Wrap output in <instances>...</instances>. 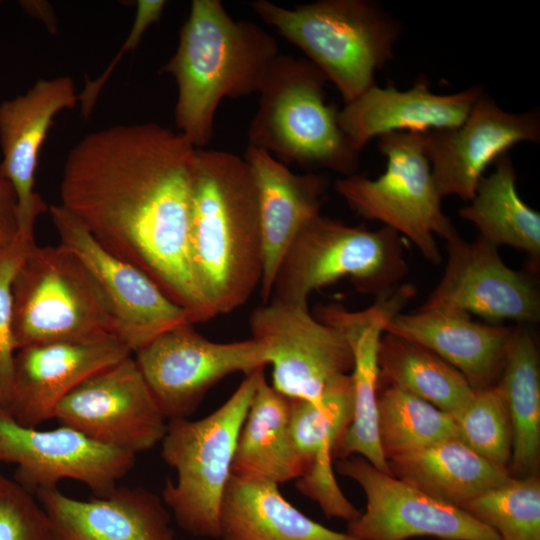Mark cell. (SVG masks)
<instances>
[{
  "label": "cell",
  "mask_w": 540,
  "mask_h": 540,
  "mask_svg": "<svg viewBox=\"0 0 540 540\" xmlns=\"http://www.w3.org/2000/svg\"><path fill=\"white\" fill-rule=\"evenodd\" d=\"M380 383L398 388L449 413L457 412L474 388L453 366L424 346L384 333L378 352Z\"/></svg>",
  "instance_id": "cell-31"
},
{
  "label": "cell",
  "mask_w": 540,
  "mask_h": 540,
  "mask_svg": "<svg viewBox=\"0 0 540 540\" xmlns=\"http://www.w3.org/2000/svg\"><path fill=\"white\" fill-rule=\"evenodd\" d=\"M514 327L481 323L471 315L420 307L397 314L385 327L393 334L431 350L456 370L474 389L494 385L501 375Z\"/></svg>",
  "instance_id": "cell-25"
},
{
  "label": "cell",
  "mask_w": 540,
  "mask_h": 540,
  "mask_svg": "<svg viewBox=\"0 0 540 540\" xmlns=\"http://www.w3.org/2000/svg\"><path fill=\"white\" fill-rule=\"evenodd\" d=\"M290 401L291 435L307 467L296 480L297 489L315 501L327 517L351 522L360 511L341 491L332 465L334 449L352 419L351 374L336 379L317 403Z\"/></svg>",
  "instance_id": "cell-23"
},
{
  "label": "cell",
  "mask_w": 540,
  "mask_h": 540,
  "mask_svg": "<svg viewBox=\"0 0 540 540\" xmlns=\"http://www.w3.org/2000/svg\"><path fill=\"white\" fill-rule=\"evenodd\" d=\"M378 148L387 159L384 173L375 179L344 176L334 182L335 191L357 214L383 223L412 242L427 261L439 264L435 237L447 241L458 232L442 210L421 133L381 135Z\"/></svg>",
  "instance_id": "cell-9"
},
{
  "label": "cell",
  "mask_w": 540,
  "mask_h": 540,
  "mask_svg": "<svg viewBox=\"0 0 540 540\" xmlns=\"http://www.w3.org/2000/svg\"><path fill=\"white\" fill-rule=\"evenodd\" d=\"M495 168L483 176L469 204L459 216L472 223L478 237L496 248L508 246L540 258V214L517 191L516 172L509 152L495 160Z\"/></svg>",
  "instance_id": "cell-29"
},
{
  "label": "cell",
  "mask_w": 540,
  "mask_h": 540,
  "mask_svg": "<svg viewBox=\"0 0 540 540\" xmlns=\"http://www.w3.org/2000/svg\"><path fill=\"white\" fill-rule=\"evenodd\" d=\"M460 508L494 530L501 540H540V480L509 477Z\"/></svg>",
  "instance_id": "cell-33"
},
{
  "label": "cell",
  "mask_w": 540,
  "mask_h": 540,
  "mask_svg": "<svg viewBox=\"0 0 540 540\" xmlns=\"http://www.w3.org/2000/svg\"><path fill=\"white\" fill-rule=\"evenodd\" d=\"M416 291L398 285L377 296L369 307L350 311L340 304L318 305L314 316L340 331L353 352V414L350 425L334 449V457L360 456L376 469L391 474L378 432L380 371L378 352L386 325L408 304Z\"/></svg>",
  "instance_id": "cell-16"
},
{
  "label": "cell",
  "mask_w": 540,
  "mask_h": 540,
  "mask_svg": "<svg viewBox=\"0 0 540 540\" xmlns=\"http://www.w3.org/2000/svg\"><path fill=\"white\" fill-rule=\"evenodd\" d=\"M327 82L308 59L279 53L258 92L248 146L284 164L355 174L360 153L340 128L339 110L325 101Z\"/></svg>",
  "instance_id": "cell-5"
},
{
  "label": "cell",
  "mask_w": 540,
  "mask_h": 540,
  "mask_svg": "<svg viewBox=\"0 0 540 540\" xmlns=\"http://www.w3.org/2000/svg\"><path fill=\"white\" fill-rule=\"evenodd\" d=\"M252 339L272 366V386L290 399L317 403L325 390L353 369L344 335L312 315L308 304L271 298L249 319Z\"/></svg>",
  "instance_id": "cell-10"
},
{
  "label": "cell",
  "mask_w": 540,
  "mask_h": 540,
  "mask_svg": "<svg viewBox=\"0 0 540 540\" xmlns=\"http://www.w3.org/2000/svg\"><path fill=\"white\" fill-rule=\"evenodd\" d=\"M36 244L17 234L0 250V410L7 413L15 346L12 333V283L30 248Z\"/></svg>",
  "instance_id": "cell-35"
},
{
  "label": "cell",
  "mask_w": 540,
  "mask_h": 540,
  "mask_svg": "<svg viewBox=\"0 0 540 540\" xmlns=\"http://www.w3.org/2000/svg\"><path fill=\"white\" fill-rule=\"evenodd\" d=\"M22 8L37 20L41 21L52 32L56 28V19L52 7L43 1H21Z\"/></svg>",
  "instance_id": "cell-39"
},
{
  "label": "cell",
  "mask_w": 540,
  "mask_h": 540,
  "mask_svg": "<svg viewBox=\"0 0 540 540\" xmlns=\"http://www.w3.org/2000/svg\"><path fill=\"white\" fill-rule=\"evenodd\" d=\"M248 163L258 192L262 242V304L272 296L280 263L300 231L315 217L329 189L323 173L296 174L264 150L248 146Z\"/></svg>",
  "instance_id": "cell-21"
},
{
  "label": "cell",
  "mask_w": 540,
  "mask_h": 540,
  "mask_svg": "<svg viewBox=\"0 0 540 540\" xmlns=\"http://www.w3.org/2000/svg\"><path fill=\"white\" fill-rule=\"evenodd\" d=\"M70 76L40 79L26 92L0 103V166L17 201L18 234L35 239L38 217L47 211L34 191L41 147L56 115L79 104Z\"/></svg>",
  "instance_id": "cell-19"
},
{
  "label": "cell",
  "mask_w": 540,
  "mask_h": 540,
  "mask_svg": "<svg viewBox=\"0 0 540 540\" xmlns=\"http://www.w3.org/2000/svg\"><path fill=\"white\" fill-rule=\"evenodd\" d=\"M17 351L7 413L31 428L54 418L60 401L88 377L132 354L115 336L32 345Z\"/></svg>",
  "instance_id": "cell-20"
},
{
  "label": "cell",
  "mask_w": 540,
  "mask_h": 540,
  "mask_svg": "<svg viewBox=\"0 0 540 540\" xmlns=\"http://www.w3.org/2000/svg\"><path fill=\"white\" fill-rule=\"evenodd\" d=\"M420 133L441 197L469 202L489 164L518 143L540 141V115L507 112L482 91L461 124Z\"/></svg>",
  "instance_id": "cell-18"
},
{
  "label": "cell",
  "mask_w": 540,
  "mask_h": 540,
  "mask_svg": "<svg viewBox=\"0 0 540 540\" xmlns=\"http://www.w3.org/2000/svg\"><path fill=\"white\" fill-rule=\"evenodd\" d=\"M251 7L322 71L345 104L375 85V73L392 60L402 30L369 0H319L293 8L256 0Z\"/></svg>",
  "instance_id": "cell-4"
},
{
  "label": "cell",
  "mask_w": 540,
  "mask_h": 540,
  "mask_svg": "<svg viewBox=\"0 0 540 540\" xmlns=\"http://www.w3.org/2000/svg\"><path fill=\"white\" fill-rule=\"evenodd\" d=\"M166 4L167 2L164 0L137 1L134 21L123 46L119 49L107 68L95 79L87 80L83 90L79 92V105L83 118H88L91 115L102 89L120 62L123 54L128 50L135 49L139 45L148 28L160 19Z\"/></svg>",
  "instance_id": "cell-37"
},
{
  "label": "cell",
  "mask_w": 540,
  "mask_h": 540,
  "mask_svg": "<svg viewBox=\"0 0 540 540\" xmlns=\"http://www.w3.org/2000/svg\"><path fill=\"white\" fill-rule=\"evenodd\" d=\"M407 273L403 237L397 232L349 226L320 214L283 257L271 298L308 304L313 291L345 277L358 292L377 297L400 285Z\"/></svg>",
  "instance_id": "cell-8"
},
{
  "label": "cell",
  "mask_w": 540,
  "mask_h": 540,
  "mask_svg": "<svg viewBox=\"0 0 540 540\" xmlns=\"http://www.w3.org/2000/svg\"><path fill=\"white\" fill-rule=\"evenodd\" d=\"M446 242L444 273L423 308L475 314L489 323L518 325L540 319V295L535 281L505 264L498 248L477 237L459 234Z\"/></svg>",
  "instance_id": "cell-17"
},
{
  "label": "cell",
  "mask_w": 540,
  "mask_h": 540,
  "mask_svg": "<svg viewBox=\"0 0 540 540\" xmlns=\"http://www.w3.org/2000/svg\"><path fill=\"white\" fill-rule=\"evenodd\" d=\"M378 432L387 461L458 437L454 419L449 413L391 386L378 394Z\"/></svg>",
  "instance_id": "cell-32"
},
{
  "label": "cell",
  "mask_w": 540,
  "mask_h": 540,
  "mask_svg": "<svg viewBox=\"0 0 540 540\" xmlns=\"http://www.w3.org/2000/svg\"><path fill=\"white\" fill-rule=\"evenodd\" d=\"M12 333L17 351L115 336V326L106 299L83 262L62 244H34L12 283Z\"/></svg>",
  "instance_id": "cell-7"
},
{
  "label": "cell",
  "mask_w": 540,
  "mask_h": 540,
  "mask_svg": "<svg viewBox=\"0 0 540 540\" xmlns=\"http://www.w3.org/2000/svg\"><path fill=\"white\" fill-rule=\"evenodd\" d=\"M54 418L100 444L133 455L161 442L167 429L132 355L80 383L57 405Z\"/></svg>",
  "instance_id": "cell-12"
},
{
  "label": "cell",
  "mask_w": 540,
  "mask_h": 540,
  "mask_svg": "<svg viewBox=\"0 0 540 540\" xmlns=\"http://www.w3.org/2000/svg\"><path fill=\"white\" fill-rule=\"evenodd\" d=\"M388 466L393 476L458 507L510 477L508 469L483 458L458 437L395 456Z\"/></svg>",
  "instance_id": "cell-28"
},
{
  "label": "cell",
  "mask_w": 540,
  "mask_h": 540,
  "mask_svg": "<svg viewBox=\"0 0 540 540\" xmlns=\"http://www.w3.org/2000/svg\"><path fill=\"white\" fill-rule=\"evenodd\" d=\"M451 416L459 439L491 463L508 469L512 426L499 384L474 389L467 402Z\"/></svg>",
  "instance_id": "cell-34"
},
{
  "label": "cell",
  "mask_w": 540,
  "mask_h": 540,
  "mask_svg": "<svg viewBox=\"0 0 540 540\" xmlns=\"http://www.w3.org/2000/svg\"><path fill=\"white\" fill-rule=\"evenodd\" d=\"M264 368L247 374L206 417L167 423L161 455L176 471V480L166 481L163 500L178 525L193 536L219 538V509L232 475L239 432Z\"/></svg>",
  "instance_id": "cell-6"
},
{
  "label": "cell",
  "mask_w": 540,
  "mask_h": 540,
  "mask_svg": "<svg viewBox=\"0 0 540 540\" xmlns=\"http://www.w3.org/2000/svg\"><path fill=\"white\" fill-rule=\"evenodd\" d=\"M196 150L158 123L118 124L70 150L60 184V205L104 249L150 277L192 324L215 317L190 248Z\"/></svg>",
  "instance_id": "cell-1"
},
{
  "label": "cell",
  "mask_w": 540,
  "mask_h": 540,
  "mask_svg": "<svg viewBox=\"0 0 540 540\" xmlns=\"http://www.w3.org/2000/svg\"><path fill=\"white\" fill-rule=\"evenodd\" d=\"M0 3H1V1H0Z\"/></svg>",
  "instance_id": "cell-40"
},
{
  "label": "cell",
  "mask_w": 540,
  "mask_h": 540,
  "mask_svg": "<svg viewBox=\"0 0 540 540\" xmlns=\"http://www.w3.org/2000/svg\"><path fill=\"white\" fill-rule=\"evenodd\" d=\"M0 462L17 466L14 480L32 495L72 479L105 497L132 469L135 455L64 425L51 430L26 427L0 410Z\"/></svg>",
  "instance_id": "cell-14"
},
{
  "label": "cell",
  "mask_w": 540,
  "mask_h": 540,
  "mask_svg": "<svg viewBox=\"0 0 540 540\" xmlns=\"http://www.w3.org/2000/svg\"><path fill=\"white\" fill-rule=\"evenodd\" d=\"M290 407V398L274 389L263 372L239 432L232 475L279 485L306 472L291 435Z\"/></svg>",
  "instance_id": "cell-27"
},
{
  "label": "cell",
  "mask_w": 540,
  "mask_h": 540,
  "mask_svg": "<svg viewBox=\"0 0 540 540\" xmlns=\"http://www.w3.org/2000/svg\"><path fill=\"white\" fill-rule=\"evenodd\" d=\"M17 234L16 195L0 166V250L11 243Z\"/></svg>",
  "instance_id": "cell-38"
},
{
  "label": "cell",
  "mask_w": 540,
  "mask_h": 540,
  "mask_svg": "<svg viewBox=\"0 0 540 540\" xmlns=\"http://www.w3.org/2000/svg\"><path fill=\"white\" fill-rule=\"evenodd\" d=\"M220 540H361L307 517L278 484L231 475L219 509Z\"/></svg>",
  "instance_id": "cell-26"
},
{
  "label": "cell",
  "mask_w": 540,
  "mask_h": 540,
  "mask_svg": "<svg viewBox=\"0 0 540 540\" xmlns=\"http://www.w3.org/2000/svg\"><path fill=\"white\" fill-rule=\"evenodd\" d=\"M60 244L87 267L109 306L115 336L131 353L160 334L191 323L188 313L137 267L104 249L60 204L49 208Z\"/></svg>",
  "instance_id": "cell-15"
},
{
  "label": "cell",
  "mask_w": 540,
  "mask_h": 540,
  "mask_svg": "<svg viewBox=\"0 0 540 540\" xmlns=\"http://www.w3.org/2000/svg\"><path fill=\"white\" fill-rule=\"evenodd\" d=\"M498 384L512 426V471L534 474L540 458V366L536 342L524 325L514 327Z\"/></svg>",
  "instance_id": "cell-30"
},
{
  "label": "cell",
  "mask_w": 540,
  "mask_h": 540,
  "mask_svg": "<svg viewBox=\"0 0 540 540\" xmlns=\"http://www.w3.org/2000/svg\"><path fill=\"white\" fill-rule=\"evenodd\" d=\"M36 496L48 518L51 540H174L161 499L142 487H117L88 501L57 488Z\"/></svg>",
  "instance_id": "cell-22"
},
{
  "label": "cell",
  "mask_w": 540,
  "mask_h": 540,
  "mask_svg": "<svg viewBox=\"0 0 540 540\" xmlns=\"http://www.w3.org/2000/svg\"><path fill=\"white\" fill-rule=\"evenodd\" d=\"M186 323L137 350L135 361L166 419L188 418L206 393L236 372L246 375L267 365L262 346L248 339L211 341Z\"/></svg>",
  "instance_id": "cell-11"
},
{
  "label": "cell",
  "mask_w": 540,
  "mask_h": 540,
  "mask_svg": "<svg viewBox=\"0 0 540 540\" xmlns=\"http://www.w3.org/2000/svg\"><path fill=\"white\" fill-rule=\"evenodd\" d=\"M190 248L196 276L214 316L242 306L260 286L258 192L244 157L224 150H196Z\"/></svg>",
  "instance_id": "cell-2"
},
{
  "label": "cell",
  "mask_w": 540,
  "mask_h": 540,
  "mask_svg": "<svg viewBox=\"0 0 540 540\" xmlns=\"http://www.w3.org/2000/svg\"><path fill=\"white\" fill-rule=\"evenodd\" d=\"M337 472L355 481L366 498L364 512L348 523L361 540H501L498 534L462 508L436 499L411 484L376 469L360 456L337 463Z\"/></svg>",
  "instance_id": "cell-13"
},
{
  "label": "cell",
  "mask_w": 540,
  "mask_h": 540,
  "mask_svg": "<svg viewBox=\"0 0 540 540\" xmlns=\"http://www.w3.org/2000/svg\"><path fill=\"white\" fill-rule=\"evenodd\" d=\"M0 540H51L41 505L15 480L1 474Z\"/></svg>",
  "instance_id": "cell-36"
},
{
  "label": "cell",
  "mask_w": 540,
  "mask_h": 540,
  "mask_svg": "<svg viewBox=\"0 0 540 540\" xmlns=\"http://www.w3.org/2000/svg\"><path fill=\"white\" fill-rule=\"evenodd\" d=\"M278 55L277 41L257 23L234 19L219 0H193L175 53L162 67L177 85V132L205 148L221 101L258 93Z\"/></svg>",
  "instance_id": "cell-3"
},
{
  "label": "cell",
  "mask_w": 540,
  "mask_h": 540,
  "mask_svg": "<svg viewBox=\"0 0 540 540\" xmlns=\"http://www.w3.org/2000/svg\"><path fill=\"white\" fill-rule=\"evenodd\" d=\"M425 78L407 90L376 84L339 110L340 128L356 151L374 137L391 132H425L456 127L481 94L479 86L452 94H436Z\"/></svg>",
  "instance_id": "cell-24"
}]
</instances>
